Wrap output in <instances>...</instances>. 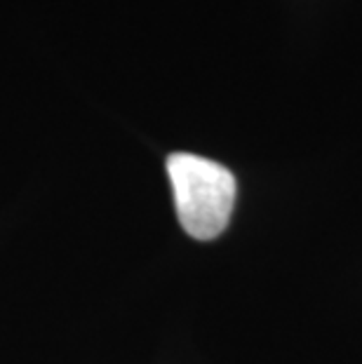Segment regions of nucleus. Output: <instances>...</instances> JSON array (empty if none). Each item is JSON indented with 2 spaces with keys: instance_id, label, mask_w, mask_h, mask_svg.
I'll use <instances>...</instances> for the list:
<instances>
[{
  "instance_id": "1",
  "label": "nucleus",
  "mask_w": 362,
  "mask_h": 364,
  "mask_svg": "<svg viewBox=\"0 0 362 364\" xmlns=\"http://www.w3.org/2000/svg\"><path fill=\"white\" fill-rule=\"evenodd\" d=\"M167 174L181 228L196 240L221 235L235 205V176L219 162L193 153H172Z\"/></svg>"
}]
</instances>
